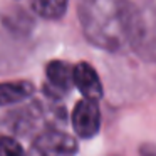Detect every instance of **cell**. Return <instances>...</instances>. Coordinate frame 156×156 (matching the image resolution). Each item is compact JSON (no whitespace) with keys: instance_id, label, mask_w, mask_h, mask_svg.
<instances>
[{"instance_id":"cell-3","label":"cell","mask_w":156,"mask_h":156,"mask_svg":"<svg viewBox=\"0 0 156 156\" xmlns=\"http://www.w3.org/2000/svg\"><path fill=\"white\" fill-rule=\"evenodd\" d=\"M72 126L77 136L84 139L98 134L101 128V111L98 102L86 98L79 101L72 111Z\"/></svg>"},{"instance_id":"cell-9","label":"cell","mask_w":156,"mask_h":156,"mask_svg":"<svg viewBox=\"0 0 156 156\" xmlns=\"http://www.w3.org/2000/svg\"><path fill=\"white\" fill-rule=\"evenodd\" d=\"M141 154L143 156H156V149L149 148V146H144V148L141 149Z\"/></svg>"},{"instance_id":"cell-2","label":"cell","mask_w":156,"mask_h":156,"mask_svg":"<svg viewBox=\"0 0 156 156\" xmlns=\"http://www.w3.org/2000/svg\"><path fill=\"white\" fill-rule=\"evenodd\" d=\"M77 143L71 134L57 129L44 131L34 139L29 156H74Z\"/></svg>"},{"instance_id":"cell-4","label":"cell","mask_w":156,"mask_h":156,"mask_svg":"<svg viewBox=\"0 0 156 156\" xmlns=\"http://www.w3.org/2000/svg\"><path fill=\"white\" fill-rule=\"evenodd\" d=\"M72 82L86 99L99 101L102 98V84L96 69L87 62H79L72 67Z\"/></svg>"},{"instance_id":"cell-8","label":"cell","mask_w":156,"mask_h":156,"mask_svg":"<svg viewBox=\"0 0 156 156\" xmlns=\"http://www.w3.org/2000/svg\"><path fill=\"white\" fill-rule=\"evenodd\" d=\"M0 156H25V151L14 138L0 136Z\"/></svg>"},{"instance_id":"cell-1","label":"cell","mask_w":156,"mask_h":156,"mask_svg":"<svg viewBox=\"0 0 156 156\" xmlns=\"http://www.w3.org/2000/svg\"><path fill=\"white\" fill-rule=\"evenodd\" d=\"M79 14L84 34L98 47L119 51L136 42L139 12L129 0H82Z\"/></svg>"},{"instance_id":"cell-7","label":"cell","mask_w":156,"mask_h":156,"mask_svg":"<svg viewBox=\"0 0 156 156\" xmlns=\"http://www.w3.org/2000/svg\"><path fill=\"white\" fill-rule=\"evenodd\" d=\"M69 0H32V7L44 19H61L67 10Z\"/></svg>"},{"instance_id":"cell-5","label":"cell","mask_w":156,"mask_h":156,"mask_svg":"<svg viewBox=\"0 0 156 156\" xmlns=\"http://www.w3.org/2000/svg\"><path fill=\"white\" fill-rule=\"evenodd\" d=\"M45 74H47L49 84L59 92H67L74 84L72 82V67L67 62H62V61L49 62Z\"/></svg>"},{"instance_id":"cell-6","label":"cell","mask_w":156,"mask_h":156,"mask_svg":"<svg viewBox=\"0 0 156 156\" xmlns=\"http://www.w3.org/2000/svg\"><path fill=\"white\" fill-rule=\"evenodd\" d=\"M34 92V86L27 81L0 82V106H7L27 99Z\"/></svg>"}]
</instances>
